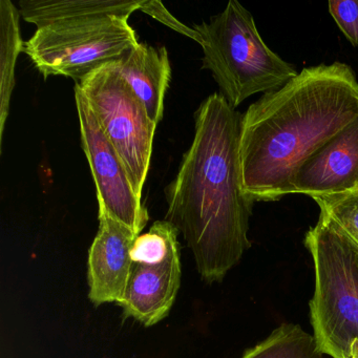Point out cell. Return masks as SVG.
<instances>
[{
    "label": "cell",
    "mask_w": 358,
    "mask_h": 358,
    "mask_svg": "<svg viewBox=\"0 0 358 358\" xmlns=\"http://www.w3.org/2000/svg\"><path fill=\"white\" fill-rule=\"evenodd\" d=\"M180 231L171 222L163 220L152 224L148 232L134 241L131 257L134 264L157 265L180 251Z\"/></svg>",
    "instance_id": "obj_15"
},
{
    "label": "cell",
    "mask_w": 358,
    "mask_h": 358,
    "mask_svg": "<svg viewBox=\"0 0 358 358\" xmlns=\"http://www.w3.org/2000/svg\"><path fill=\"white\" fill-rule=\"evenodd\" d=\"M329 13L353 47L358 48V0L329 1Z\"/></svg>",
    "instance_id": "obj_17"
},
{
    "label": "cell",
    "mask_w": 358,
    "mask_h": 358,
    "mask_svg": "<svg viewBox=\"0 0 358 358\" xmlns=\"http://www.w3.org/2000/svg\"><path fill=\"white\" fill-rule=\"evenodd\" d=\"M180 251L157 265L134 264L124 296L117 303L123 317L152 327L167 317L181 285Z\"/></svg>",
    "instance_id": "obj_10"
},
{
    "label": "cell",
    "mask_w": 358,
    "mask_h": 358,
    "mask_svg": "<svg viewBox=\"0 0 358 358\" xmlns=\"http://www.w3.org/2000/svg\"><path fill=\"white\" fill-rule=\"evenodd\" d=\"M139 11L152 16L154 20H158L159 22L169 27L171 30L192 39V41L198 43L199 45H201V43H202V37L199 34L198 31L194 28H189V27L182 24L171 12H169V10L160 1H156V0H141Z\"/></svg>",
    "instance_id": "obj_18"
},
{
    "label": "cell",
    "mask_w": 358,
    "mask_h": 358,
    "mask_svg": "<svg viewBox=\"0 0 358 358\" xmlns=\"http://www.w3.org/2000/svg\"><path fill=\"white\" fill-rule=\"evenodd\" d=\"M75 100L80 123L81 144L97 188L99 213H106L139 236L150 220L148 209L136 192L120 156L104 135L77 85Z\"/></svg>",
    "instance_id": "obj_7"
},
{
    "label": "cell",
    "mask_w": 358,
    "mask_h": 358,
    "mask_svg": "<svg viewBox=\"0 0 358 358\" xmlns=\"http://www.w3.org/2000/svg\"><path fill=\"white\" fill-rule=\"evenodd\" d=\"M313 261L315 287L310 322L318 350L332 358H349L358 341V262L331 220L320 211L303 240Z\"/></svg>",
    "instance_id": "obj_4"
},
{
    "label": "cell",
    "mask_w": 358,
    "mask_h": 358,
    "mask_svg": "<svg viewBox=\"0 0 358 358\" xmlns=\"http://www.w3.org/2000/svg\"><path fill=\"white\" fill-rule=\"evenodd\" d=\"M141 0H22L20 13L37 29L54 24L95 18L118 17L129 20L139 11Z\"/></svg>",
    "instance_id": "obj_12"
},
{
    "label": "cell",
    "mask_w": 358,
    "mask_h": 358,
    "mask_svg": "<svg viewBox=\"0 0 358 358\" xmlns=\"http://www.w3.org/2000/svg\"><path fill=\"white\" fill-rule=\"evenodd\" d=\"M116 68L145 106L150 118L158 125L163 118L164 97L171 75L165 47L139 43L116 62Z\"/></svg>",
    "instance_id": "obj_11"
},
{
    "label": "cell",
    "mask_w": 358,
    "mask_h": 358,
    "mask_svg": "<svg viewBox=\"0 0 358 358\" xmlns=\"http://www.w3.org/2000/svg\"><path fill=\"white\" fill-rule=\"evenodd\" d=\"M349 358H358V341H354L351 345Z\"/></svg>",
    "instance_id": "obj_19"
},
{
    "label": "cell",
    "mask_w": 358,
    "mask_h": 358,
    "mask_svg": "<svg viewBox=\"0 0 358 358\" xmlns=\"http://www.w3.org/2000/svg\"><path fill=\"white\" fill-rule=\"evenodd\" d=\"M242 117L220 93L205 99L194 114L192 146L165 189V220L183 234L207 284L222 282L251 247L255 201L243 189Z\"/></svg>",
    "instance_id": "obj_1"
},
{
    "label": "cell",
    "mask_w": 358,
    "mask_h": 358,
    "mask_svg": "<svg viewBox=\"0 0 358 358\" xmlns=\"http://www.w3.org/2000/svg\"><path fill=\"white\" fill-rule=\"evenodd\" d=\"M139 43L129 20L95 18L37 29L24 53L45 79L62 76L76 83L108 64L120 62Z\"/></svg>",
    "instance_id": "obj_5"
},
{
    "label": "cell",
    "mask_w": 358,
    "mask_h": 358,
    "mask_svg": "<svg viewBox=\"0 0 358 358\" xmlns=\"http://www.w3.org/2000/svg\"><path fill=\"white\" fill-rule=\"evenodd\" d=\"M20 10L11 0H0V146L3 145L10 102L15 87V68L24 43L20 28Z\"/></svg>",
    "instance_id": "obj_13"
},
{
    "label": "cell",
    "mask_w": 358,
    "mask_h": 358,
    "mask_svg": "<svg viewBox=\"0 0 358 358\" xmlns=\"http://www.w3.org/2000/svg\"><path fill=\"white\" fill-rule=\"evenodd\" d=\"M358 119V80L348 64L301 70L264 94L242 117L240 160L243 189L255 202L291 194L301 164Z\"/></svg>",
    "instance_id": "obj_2"
},
{
    "label": "cell",
    "mask_w": 358,
    "mask_h": 358,
    "mask_svg": "<svg viewBox=\"0 0 358 358\" xmlns=\"http://www.w3.org/2000/svg\"><path fill=\"white\" fill-rule=\"evenodd\" d=\"M83 92L104 135L120 156L138 196L142 198L157 124L116 68V62L85 77Z\"/></svg>",
    "instance_id": "obj_6"
},
{
    "label": "cell",
    "mask_w": 358,
    "mask_h": 358,
    "mask_svg": "<svg viewBox=\"0 0 358 358\" xmlns=\"http://www.w3.org/2000/svg\"><path fill=\"white\" fill-rule=\"evenodd\" d=\"M194 29L202 37L203 69L210 71L231 108L255 94L275 91L299 74L266 45L253 16L236 0Z\"/></svg>",
    "instance_id": "obj_3"
},
{
    "label": "cell",
    "mask_w": 358,
    "mask_h": 358,
    "mask_svg": "<svg viewBox=\"0 0 358 358\" xmlns=\"http://www.w3.org/2000/svg\"><path fill=\"white\" fill-rule=\"evenodd\" d=\"M358 188V119L312 154L291 180V194L312 199Z\"/></svg>",
    "instance_id": "obj_8"
},
{
    "label": "cell",
    "mask_w": 358,
    "mask_h": 358,
    "mask_svg": "<svg viewBox=\"0 0 358 358\" xmlns=\"http://www.w3.org/2000/svg\"><path fill=\"white\" fill-rule=\"evenodd\" d=\"M313 200L348 241L358 262V188L345 194Z\"/></svg>",
    "instance_id": "obj_16"
},
{
    "label": "cell",
    "mask_w": 358,
    "mask_h": 358,
    "mask_svg": "<svg viewBox=\"0 0 358 358\" xmlns=\"http://www.w3.org/2000/svg\"><path fill=\"white\" fill-rule=\"evenodd\" d=\"M137 236L127 226L99 213V229L87 259L89 299L95 307L122 301L133 270L131 249Z\"/></svg>",
    "instance_id": "obj_9"
},
{
    "label": "cell",
    "mask_w": 358,
    "mask_h": 358,
    "mask_svg": "<svg viewBox=\"0 0 358 358\" xmlns=\"http://www.w3.org/2000/svg\"><path fill=\"white\" fill-rule=\"evenodd\" d=\"M318 350L313 335L299 324H282L261 343L247 349L242 358H326Z\"/></svg>",
    "instance_id": "obj_14"
}]
</instances>
